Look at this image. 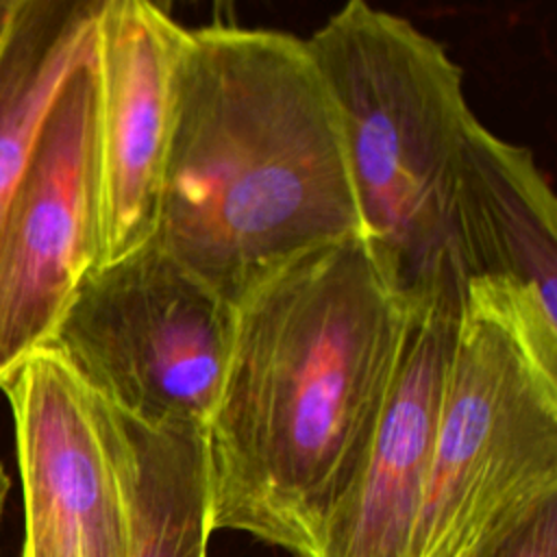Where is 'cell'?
I'll use <instances>...</instances> for the list:
<instances>
[{
    "label": "cell",
    "instance_id": "obj_5",
    "mask_svg": "<svg viewBox=\"0 0 557 557\" xmlns=\"http://www.w3.org/2000/svg\"><path fill=\"white\" fill-rule=\"evenodd\" d=\"M231 335L233 305L150 242L83 278L48 346L113 407L205 426Z\"/></svg>",
    "mask_w": 557,
    "mask_h": 557
},
{
    "label": "cell",
    "instance_id": "obj_11",
    "mask_svg": "<svg viewBox=\"0 0 557 557\" xmlns=\"http://www.w3.org/2000/svg\"><path fill=\"white\" fill-rule=\"evenodd\" d=\"M100 405L124 474L128 557H207L211 518L202 426L146 422L104 398Z\"/></svg>",
    "mask_w": 557,
    "mask_h": 557
},
{
    "label": "cell",
    "instance_id": "obj_8",
    "mask_svg": "<svg viewBox=\"0 0 557 557\" xmlns=\"http://www.w3.org/2000/svg\"><path fill=\"white\" fill-rule=\"evenodd\" d=\"M2 392L15 422L22 557H128L124 474L100 398L50 346Z\"/></svg>",
    "mask_w": 557,
    "mask_h": 557
},
{
    "label": "cell",
    "instance_id": "obj_12",
    "mask_svg": "<svg viewBox=\"0 0 557 557\" xmlns=\"http://www.w3.org/2000/svg\"><path fill=\"white\" fill-rule=\"evenodd\" d=\"M104 0H17L0 46V226L67 76L94 57Z\"/></svg>",
    "mask_w": 557,
    "mask_h": 557
},
{
    "label": "cell",
    "instance_id": "obj_6",
    "mask_svg": "<svg viewBox=\"0 0 557 557\" xmlns=\"http://www.w3.org/2000/svg\"><path fill=\"white\" fill-rule=\"evenodd\" d=\"M100 268L94 57L63 83L0 226V389Z\"/></svg>",
    "mask_w": 557,
    "mask_h": 557
},
{
    "label": "cell",
    "instance_id": "obj_1",
    "mask_svg": "<svg viewBox=\"0 0 557 557\" xmlns=\"http://www.w3.org/2000/svg\"><path fill=\"white\" fill-rule=\"evenodd\" d=\"M409 313L363 237L309 248L235 300L202 426L211 531L313 557L366 466Z\"/></svg>",
    "mask_w": 557,
    "mask_h": 557
},
{
    "label": "cell",
    "instance_id": "obj_9",
    "mask_svg": "<svg viewBox=\"0 0 557 557\" xmlns=\"http://www.w3.org/2000/svg\"><path fill=\"white\" fill-rule=\"evenodd\" d=\"M183 28L161 4L104 0L94 41L100 265L152 242Z\"/></svg>",
    "mask_w": 557,
    "mask_h": 557
},
{
    "label": "cell",
    "instance_id": "obj_3",
    "mask_svg": "<svg viewBox=\"0 0 557 557\" xmlns=\"http://www.w3.org/2000/svg\"><path fill=\"white\" fill-rule=\"evenodd\" d=\"M305 44L339 120L361 237L376 265L407 305L457 294L446 215L476 120L461 67L409 20L361 0Z\"/></svg>",
    "mask_w": 557,
    "mask_h": 557
},
{
    "label": "cell",
    "instance_id": "obj_15",
    "mask_svg": "<svg viewBox=\"0 0 557 557\" xmlns=\"http://www.w3.org/2000/svg\"><path fill=\"white\" fill-rule=\"evenodd\" d=\"M9 490H11V479H9L7 470H4V466L0 463V520H2V511H4V503H7Z\"/></svg>",
    "mask_w": 557,
    "mask_h": 557
},
{
    "label": "cell",
    "instance_id": "obj_10",
    "mask_svg": "<svg viewBox=\"0 0 557 557\" xmlns=\"http://www.w3.org/2000/svg\"><path fill=\"white\" fill-rule=\"evenodd\" d=\"M459 307L453 292L411 305L403 352L366 466L324 524L313 557H409Z\"/></svg>",
    "mask_w": 557,
    "mask_h": 557
},
{
    "label": "cell",
    "instance_id": "obj_14",
    "mask_svg": "<svg viewBox=\"0 0 557 557\" xmlns=\"http://www.w3.org/2000/svg\"><path fill=\"white\" fill-rule=\"evenodd\" d=\"M15 7H17V0H0V46L4 41V35H7V28L11 24Z\"/></svg>",
    "mask_w": 557,
    "mask_h": 557
},
{
    "label": "cell",
    "instance_id": "obj_7",
    "mask_svg": "<svg viewBox=\"0 0 557 557\" xmlns=\"http://www.w3.org/2000/svg\"><path fill=\"white\" fill-rule=\"evenodd\" d=\"M446 265L461 309L498 322L557 379V202L533 152L479 120L450 194Z\"/></svg>",
    "mask_w": 557,
    "mask_h": 557
},
{
    "label": "cell",
    "instance_id": "obj_13",
    "mask_svg": "<svg viewBox=\"0 0 557 557\" xmlns=\"http://www.w3.org/2000/svg\"><path fill=\"white\" fill-rule=\"evenodd\" d=\"M463 557H557V492L520 507Z\"/></svg>",
    "mask_w": 557,
    "mask_h": 557
},
{
    "label": "cell",
    "instance_id": "obj_2",
    "mask_svg": "<svg viewBox=\"0 0 557 557\" xmlns=\"http://www.w3.org/2000/svg\"><path fill=\"white\" fill-rule=\"evenodd\" d=\"M361 220L331 94L305 39L183 28L152 242L235 300Z\"/></svg>",
    "mask_w": 557,
    "mask_h": 557
},
{
    "label": "cell",
    "instance_id": "obj_4",
    "mask_svg": "<svg viewBox=\"0 0 557 557\" xmlns=\"http://www.w3.org/2000/svg\"><path fill=\"white\" fill-rule=\"evenodd\" d=\"M557 492V379L494 320L459 307L409 557H463Z\"/></svg>",
    "mask_w": 557,
    "mask_h": 557
}]
</instances>
